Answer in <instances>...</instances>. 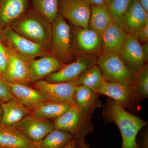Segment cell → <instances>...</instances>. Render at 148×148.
I'll return each mask as SVG.
<instances>
[{
	"instance_id": "obj_1",
	"label": "cell",
	"mask_w": 148,
	"mask_h": 148,
	"mask_svg": "<svg viewBox=\"0 0 148 148\" xmlns=\"http://www.w3.org/2000/svg\"><path fill=\"white\" fill-rule=\"evenodd\" d=\"M103 118L106 122L116 125L121 133L122 148H141L137 142V136L147 121L123 108L112 98H108L103 107Z\"/></svg>"
},
{
	"instance_id": "obj_2",
	"label": "cell",
	"mask_w": 148,
	"mask_h": 148,
	"mask_svg": "<svg viewBox=\"0 0 148 148\" xmlns=\"http://www.w3.org/2000/svg\"><path fill=\"white\" fill-rule=\"evenodd\" d=\"M51 24L34 10L31 9L15 21L11 28L28 39L47 45L50 44Z\"/></svg>"
},
{
	"instance_id": "obj_3",
	"label": "cell",
	"mask_w": 148,
	"mask_h": 148,
	"mask_svg": "<svg viewBox=\"0 0 148 148\" xmlns=\"http://www.w3.org/2000/svg\"><path fill=\"white\" fill-rule=\"evenodd\" d=\"M53 123L54 129L66 131L77 139H84L93 130L91 116L83 113L75 106L54 120Z\"/></svg>"
},
{
	"instance_id": "obj_4",
	"label": "cell",
	"mask_w": 148,
	"mask_h": 148,
	"mask_svg": "<svg viewBox=\"0 0 148 148\" xmlns=\"http://www.w3.org/2000/svg\"><path fill=\"white\" fill-rule=\"evenodd\" d=\"M51 26L50 44L53 53L64 64L71 62L73 57L71 27L60 13Z\"/></svg>"
},
{
	"instance_id": "obj_5",
	"label": "cell",
	"mask_w": 148,
	"mask_h": 148,
	"mask_svg": "<svg viewBox=\"0 0 148 148\" xmlns=\"http://www.w3.org/2000/svg\"><path fill=\"white\" fill-rule=\"evenodd\" d=\"M96 64L101 69L104 80L134 84L136 73L127 68L119 54L104 53Z\"/></svg>"
},
{
	"instance_id": "obj_6",
	"label": "cell",
	"mask_w": 148,
	"mask_h": 148,
	"mask_svg": "<svg viewBox=\"0 0 148 148\" xmlns=\"http://www.w3.org/2000/svg\"><path fill=\"white\" fill-rule=\"evenodd\" d=\"M112 98L125 110L137 113L141 101L138 98L134 85L103 80L98 92Z\"/></svg>"
},
{
	"instance_id": "obj_7",
	"label": "cell",
	"mask_w": 148,
	"mask_h": 148,
	"mask_svg": "<svg viewBox=\"0 0 148 148\" xmlns=\"http://www.w3.org/2000/svg\"><path fill=\"white\" fill-rule=\"evenodd\" d=\"M60 14L82 29L89 28L91 6L85 0H59Z\"/></svg>"
},
{
	"instance_id": "obj_8",
	"label": "cell",
	"mask_w": 148,
	"mask_h": 148,
	"mask_svg": "<svg viewBox=\"0 0 148 148\" xmlns=\"http://www.w3.org/2000/svg\"><path fill=\"white\" fill-rule=\"evenodd\" d=\"M3 35L11 45V48L29 61L47 54L46 45L28 39L11 27L6 28L3 32Z\"/></svg>"
},
{
	"instance_id": "obj_9",
	"label": "cell",
	"mask_w": 148,
	"mask_h": 148,
	"mask_svg": "<svg viewBox=\"0 0 148 148\" xmlns=\"http://www.w3.org/2000/svg\"><path fill=\"white\" fill-rule=\"evenodd\" d=\"M9 59L3 79L7 82L28 84L33 82L29 60L9 49Z\"/></svg>"
},
{
	"instance_id": "obj_10",
	"label": "cell",
	"mask_w": 148,
	"mask_h": 148,
	"mask_svg": "<svg viewBox=\"0 0 148 148\" xmlns=\"http://www.w3.org/2000/svg\"><path fill=\"white\" fill-rule=\"evenodd\" d=\"M32 86L39 90L51 101L75 106L73 99L76 86L71 82L52 83L44 80L33 82Z\"/></svg>"
},
{
	"instance_id": "obj_11",
	"label": "cell",
	"mask_w": 148,
	"mask_h": 148,
	"mask_svg": "<svg viewBox=\"0 0 148 148\" xmlns=\"http://www.w3.org/2000/svg\"><path fill=\"white\" fill-rule=\"evenodd\" d=\"M97 60L91 56H84L65 65L58 70L46 77L49 82H68L76 79L83 72L96 64Z\"/></svg>"
},
{
	"instance_id": "obj_12",
	"label": "cell",
	"mask_w": 148,
	"mask_h": 148,
	"mask_svg": "<svg viewBox=\"0 0 148 148\" xmlns=\"http://www.w3.org/2000/svg\"><path fill=\"white\" fill-rule=\"evenodd\" d=\"M14 126L35 144L39 143L54 129L53 121L37 117L32 114L25 117Z\"/></svg>"
},
{
	"instance_id": "obj_13",
	"label": "cell",
	"mask_w": 148,
	"mask_h": 148,
	"mask_svg": "<svg viewBox=\"0 0 148 148\" xmlns=\"http://www.w3.org/2000/svg\"><path fill=\"white\" fill-rule=\"evenodd\" d=\"M120 56L127 68L135 73L147 64L148 59L144 54L142 45L134 35H127Z\"/></svg>"
},
{
	"instance_id": "obj_14",
	"label": "cell",
	"mask_w": 148,
	"mask_h": 148,
	"mask_svg": "<svg viewBox=\"0 0 148 148\" xmlns=\"http://www.w3.org/2000/svg\"><path fill=\"white\" fill-rule=\"evenodd\" d=\"M14 98L30 109L49 100L39 90L28 84L7 82Z\"/></svg>"
},
{
	"instance_id": "obj_15",
	"label": "cell",
	"mask_w": 148,
	"mask_h": 148,
	"mask_svg": "<svg viewBox=\"0 0 148 148\" xmlns=\"http://www.w3.org/2000/svg\"><path fill=\"white\" fill-rule=\"evenodd\" d=\"M66 64L55 56L47 53L40 58L29 61L33 82L42 80L54 72L61 69Z\"/></svg>"
},
{
	"instance_id": "obj_16",
	"label": "cell",
	"mask_w": 148,
	"mask_h": 148,
	"mask_svg": "<svg viewBox=\"0 0 148 148\" xmlns=\"http://www.w3.org/2000/svg\"><path fill=\"white\" fill-rule=\"evenodd\" d=\"M148 23V14L140 4L139 0H132L123 18V29L127 35H136Z\"/></svg>"
},
{
	"instance_id": "obj_17",
	"label": "cell",
	"mask_w": 148,
	"mask_h": 148,
	"mask_svg": "<svg viewBox=\"0 0 148 148\" xmlns=\"http://www.w3.org/2000/svg\"><path fill=\"white\" fill-rule=\"evenodd\" d=\"M37 148L36 144L14 126L0 125V148Z\"/></svg>"
},
{
	"instance_id": "obj_18",
	"label": "cell",
	"mask_w": 148,
	"mask_h": 148,
	"mask_svg": "<svg viewBox=\"0 0 148 148\" xmlns=\"http://www.w3.org/2000/svg\"><path fill=\"white\" fill-rule=\"evenodd\" d=\"M127 36L123 28L113 22L101 36L104 53L120 55Z\"/></svg>"
},
{
	"instance_id": "obj_19",
	"label": "cell",
	"mask_w": 148,
	"mask_h": 148,
	"mask_svg": "<svg viewBox=\"0 0 148 148\" xmlns=\"http://www.w3.org/2000/svg\"><path fill=\"white\" fill-rule=\"evenodd\" d=\"M29 0H0V27L15 22L26 13Z\"/></svg>"
},
{
	"instance_id": "obj_20",
	"label": "cell",
	"mask_w": 148,
	"mask_h": 148,
	"mask_svg": "<svg viewBox=\"0 0 148 148\" xmlns=\"http://www.w3.org/2000/svg\"><path fill=\"white\" fill-rule=\"evenodd\" d=\"M99 95L85 86H77L73 99L75 106L87 115L91 116L96 109L102 107Z\"/></svg>"
},
{
	"instance_id": "obj_21",
	"label": "cell",
	"mask_w": 148,
	"mask_h": 148,
	"mask_svg": "<svg viewBox=\"0 0 148 148\" xmlns=\"http://www.w3.org/2000/svg\"><path fill=\"white\" fill-rule=\"evenodd\" d=\"M3 116L0 125L15 126L31 114L29 108L16 98L1 103Z\"/></svg>"
},
{
	"instance_id": "obj_22",
	"label": "cell",
	"mask_w": 148,
	"mask_h": 148,
	"mask_svg": "<svg viewBox=\"0 0 148 148\" xmlns=\"http://www.w3.org/2000/svg\"><path fill=\"white\" fill-rule=\"evenodd\" d=\"M73 106L68 103L49 100L31 110V114L42 119L55 120Z\"/></svg>"
},
{
	"instance_id": "obj_23",
	"label": "cell",
	"mask_w": 148,
	"mask_h": 148,
	"mask_svg": "<svg viewBox=\"0 0 148 148\" xmlns=\"http://www.w3.org/2000/svg\"><path fill=\"white\" fill-rule=\"evenodd\" d=\"M103 80L101 69L95 64L83 72L76 79L69 82L77 86H85L98 93Z\"/></svg>"
},
{
	"instance_id": "obj_24",
	"label": "cell",
	"mask_w": 148,
	"mask_h": 148,
	"mask_svg": "<svg viewBox=\"0 0 148 148\" xmlns=\"http://www.w3.org/2000/svg\"><path fill=\"white\" fill-rule=\"evenodd\" d=\"M89 27L102 36L113 23L106 3L101 5H91Z\"/></svg>"
},
{
	"instance_id": "obj_25",
	"label": "cell",
	"mask_w": 148,
	"mask_h": 148,
	"mask_svg": "<svg viewBox=\"0 0 148 148\" xmlns=\"http://www.w3.org/2000/svg\"><path fill=\"white\" fill-rule=\"evenodd\" d=\"M76 40L80 48L85 52H95L102 46L101 35L89 28L81 29L77 32Z\"/></svg>"
},
{
	"instance_id": "obj_26",
	"label": "cell",
	"mask_w": 148,
	"mask_h": 148,
	"mask_svg": "<svg viewBox=\"0 0 148 148\" xmlns=\"http://www.w3.org/2000/svg\"><path fill=\"white\" fill-rule=\"evenodd\" d=\"M73 138L69 132L54 129L36 146L37 148H64Z\"/></svg>"
},
{
	"instance_id": "obj_27",
	"label": "cell",
	"mask_w": 148,
	"mask_h": 148,
	"mask_svg": "<svg viewBox=\"0 0 148 148\" xmlns=\"http://www.w3.org/2000/svg\"><path fill=\"white\" fill-rule=\"evenodd\" d=\"M34 10L52 24L58 14L59 0H32Z\"/></svg>"
},
{
	"instance_id": "obj_28",
	"label": "cell",
	"mask_w": 148,
	"mask_h": 148,
	"mask_svg": "<svg viewBox=\"0 0 148 148\" xmlns=\"http://www.w3.org/2000/svg\"><path fill=\"white\" fill-rule=\"evenodd\" d=\"M132 0H110L107 7L113 22L123 28V18Z\"/></svg>"
},
{
	"instance_id": "obj_29",
	"label": "cell",
	"mask_w": 148,
	"mask_h": 148,
	"mask_svg": "<svg viewBox=\"0 0 148 148\" xmlns=\"http://www.w3.org/2000/svg\"><path fill=\"white\" fill-rule=\"evenodd\" d=\"M134 86L140 101H142L148 97V67L146 64L136 73Z\"/></svg>"
},
{
	"instance_id": "obj_30",
	"label": "cell",
	"mask_w": 148,
	"mask_h": 148,
	"mask_svg": "<svg viewBox=\"0 0 148 148\" xmlns=\"http://www.w3.org/2000/svg\"><path fill=\"white\" fill-rule=\"evenodd\" d=\"M9 59V49L0 40V77L3 78L5 73Z\"/></svg>"
},
{
	"instance_id": "obj_31",
	"label": "cell",
	"mask_w": 148,
	"mask_h": 148,
	"mask_svg": "<svg viewBox=\"0 0 148 148\" xmlns=\"http://www.w3.org/2000/svg\"><path fill=\"white\" fill-rule=\"evenodd\" d=\"M15 98L12 93L6 82L0 77V102H7Z\"/></svg>"
},
{
	"instance_id": "obj_32",
	"label": "cell",
	"mask_w": 148,
	"mask_h": 148,
	"mask_svg": "<svg viewBox=\"0 0 148 148\" xmlns=\"http://www.w3.org/2000/svg\"><path fill=\"white\" fill-rule=\"evenodd\" d=\"M140 42H145L148 40V23L139 30L135 35Z\"/></svg>"
},
{
	"instance_id": "obj_33",
	"label": "cell",
	"mask_w": 148,
	"mask_h": 148,
	"mask_svg": "<svg viewBox=\"0 0 148 148\" xmlns=\"http://www.w3.org/2000/svg\"><path fill=\"white\" fill-rule=\"evenodd\" d=\"M138 145L141 148H148V130H146L142 132L137 141Z\"/></svg>"
},
{
	"instance_id": "obj_34",
	"label": "cell",
	"mask_w": 148,
	"mask_h": 148,
	"mask_svg": "<svg viewBox=\"0 0 148 148\" xmlns=\"http://www.w3.org/2000/svg\"><path fill=\"white\" fill-rule=\"evenodd\" d=\"M76 139V148H90L89 145L86 142L84 139Z\"/></svg>"
},
{
	"instance_id": "obj_35",
	"label": "cell",
	"mask_w": 148,
	"mask_h": 148,
	"mask_svg": "<svg viewBox=\"0 0 148 148\" xmlns=\"http://www.w3.org/2000/svg\"><path fill=\"white\" fill-rule=\"evenodd\" d=\"M90 6L99 5L106 3L105 0H85Z\"/></svg>"
},
{
	"instance_id": "obj_36",
	"label": "cell",
	"mask_w": 148,
	"mask_h": 148,
	"mask_svg": "<svg viewBox=\"0 0 148 148\" xmlns=\"http://www.w3.org/2000/svg\"><path fill=\"white\" fill-rule=\"evenodd\" d=\"M64 148H76V139H72Z\"/></svg>"
},
{
	"instance_id": "obj_37",
	"label": "cell",
	"mask_w": 148,
	"mask_h": 148,
	"mask_svg": "<svg viewBox=\"0 0 148 148\" xmlns=\"http://www.w3.org/2000/svg\"><path fill=\"white\" fill-rule=\"evenodd\" d=\"M141 5L148 14V0H139Z\"/></svg>"
},
{
	"instance_id": "obj_38",
	"label": "cell",
	"mask_w": 148,
	"mask_h": 148,
	"mask_svg": "<svg viewBox=\"0 0 148 148\" xmlns=\"http://www.w3.org/2000/svg\"><path fill=\"white\" fill-rule=\"evenodd\" d=\"M1 102H0V124H1V121L2 118L3 116V109L1 106Z\"/></svg>"
},
{
	"instance_id": "obj_39",
	"label": "cell",
	"mask_w": 148,
	"mask_h": 148,
	"mask_svg": "<svg viewBox=\"0 0 148 148\" xmlns=\"http://www.w3.org/2000/svg\"><path fill=\"white\" fill-rule=\"evenodd\" d=\"M110 1V0H105V3H106V5H107L108 4V3H109V2Z\"/></svg>"
},
{
	"instance_id": "obj_40",
	"label": "cell",
	"mask_w": 148,
	"mask_h": 148,
	"mask_svg": "<svg viewBox=\"0 0 148 148\" xmlns=\"http://www.w3.org/2000/svg\"></svg>"
}]
</instances>
